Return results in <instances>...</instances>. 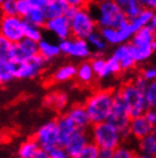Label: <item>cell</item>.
Returning <instances> with one entry per match:
<instances>
[{
	"mask_svg": "<svg viewBox=\"0 0 156 158\" xmlns=\"http://www.w3.org/2000/svg\"><path fill=\"white\" fill-rule=\"evenodd\" d=\"M138 154L136 151L128 149V148H123V147H119L114 150L113 158H137Z\"/></svg>",
	"mask_w": 156,
	"mask_h": 158,
	"instance_id": "obj_36",
	"label": "cell"
},
{
	"mask_svg": "<svg viewBox=\"0 0 156 158\" xmlns=\"http://www.w3.org/2000/svg\"><path fill=\"white\" fill-rule=\"evenodd\" d=\"M114 150L111 149H100L99 150V158H113Z\"/></svg>",
	"mask_w": 156,
	"mask_h": 158,
	"instance_id": "obj_40",
	"label": "cell"
},
{
	"mask_svg": "<svg viewBox=\"0 0 156 158\" xmlns=\"http://www.w3.org/2000/svg\"><path fill=\"white\" fill-rule=\"evenodd\" d=\"M38 48H39V55L42 56L45 60H47L48 62L57 57L59 54H62L58 44H54L53 41L47 39H42L41 41H39Z\"/></svg>",
	"mask_w": 156,
	"mask_h": 158,
	"instance_id": "obj_23",
	"label": "cell"
},
{
	"mask_svg": "<svg viewBox=\"0 0 156 158\" xmlns=\"http://www.w3.org/2000/svg\"><path fill=\"white\" fill-rule=\"evenodd\" d=\"M144 115L153 126H155L156 125V110L155 109H150V108H149V109H147V111L145 112Z\"/></svg>",
	"mask_w": 156,
	"mask_h": 158,
	"instance_id": "obj_39",
	"label": "cell"
},
{
	"mask_svg": "<svg viewBox=\"0 0 156 158\" xmlns=\"http://www.w3.org/2000/svg\"><path fill=\"white\" fill-rule=\"evenodd\" d=\"M138 73L144 79H146V80H148V79H156V68L146 69V70H139Z\"/></svg>",
	"mask_w": 156,
	"mask_h": 158,
	"instance_id": "obj_38",
	"label": "cell"
},
{
	"mask_svg": "<svg viewBox=\"0 0 156 158\" xmlns=\"http://www.w3.org/2000/svg\"><path fill=\"white\" fill-rule=\"evenodd\" d=\"M55 120L57 123L59 131V146L64 148L70 141V139L73 136V134L76 131H79V128L65 112L60 114Z\"/></svg>",
	"mask_w": 156,
	"mask_h": 158,
	"instance_id": "obj_16",
	"label": "cell"
},
{
	"mask_svg": "<svg viewBox=\"0 0 156 158\" xmlns=\"http://www.w3.org/2000/svg\"><path fill=\"white\" fill-rule=\"evenodd\" d=\"M58 45L62 54H64V55L86 60L91 56V51H90L89 44L87 40L71 37L70 39L59 41Z\"/></svg>",
	"mask_w": 156,
	"mask_h": 158,
	"instance_id": "obj_11",
	"label": "cell"
},
{
	"mask_svg": "<svg viewBox=\"0 0 156 158\" xmlns=\"http://www.w3.org/2000/svg\"><path fill=\"white\" fill-rule=\"evenodd\" d=\"M99 148L95 143L89 142L84 147V149L75 158H99Z\"/></svg>",
	"mask_w": 156,
	"mask_h": 158,
	"instance_id": "obj_34",
	"label": "cell"
},
{
	"mask_svg": "<svg viewBox=\"0 0 156 158\" xmlns=\"http://www.w3.org/2000/svg\"><path fill=\"white\" fill-rule=\"evenodd\" d=\"M115 94L116 93L113 87L98 88L87 98L83 104L92 125L108 120L113 108Z\"/></svg>",
	"mask_w": 156,
	"mask_h": 158,
	"instance_id": "obj_1",
	"label": "cell"
},
{
	"mask_svg": "<svg viewBox=\"0 0 156 158\" xmlns=\"http://www.w3.org/2000/svg\"><path fill=\"white\" fill-rule=\"evenodd\" d=\"M65 114L72 119V122L76 125L79 130L88 131L92 126L91 120L89 118V115H88L83 103H75V104H73L72 107H70L65 111Z\"/></svg>",
	"mask_w": 156,
	"mask_h": 158,
	"instance_id": "obj_14",
	"label": "cell"
},
{
	"mask_svg": "<svg viewBox=\"0 0 156 158\" xmlns=\"http://www.w3.org/2000/svg\"><path fill=\"white\" fill-rule=\"evenodd\" d=\"M155 158H156V157H155Z\"/></svg>",
	"mask_w": 156,
	"mask_h": 158,
	"instance_id": "obj_46",
	"label": "cell"
},
{
	"mask_svg": "<svg viewBox=\"0 0 156 158\" xmlns=\"http://www.w3.org/2000/svg\"><path fill=\"white\" fill-rule=\"evenodd\" d=\"M132 59L138 62L146 60L156 49V30L152 25H146L135 33L132 40L128 44Z\"/></svg>",
	"mask_w": 156,
	"mask_h": 158,
	"instance_id": "obj_3",
	"label": "cell"
},
{
	"mask_svg": "<svg viewBox=\"0 0 156 158\" xmlns=\"http://www.w3.org/2000/svg\"><path fill=\"white\" fill-rule=\"evenodd\" d=\"M152 27L156 30V13L154 14V16H153L152 19Z\"/></svg>",
	"mask_w": 156,
	"mask_h": 158,
	"instance_id": "obj_43",
	"label": "cell"
},
{
	"mask_svg": "<svg viewBox=\"0 0 156 158\" xmlns=\"http://www.w3.org/2000/svg\"><path fill=\"white\" fill-rule=\"evenodd\" d=\"M48 61L41 55H35L29 61L16 64L15 78L16 79H33L45 70Z\"/></svg>",
	"mask_w": 156,
	"mask_h": 158,
	"instance_id": "obj_10",
	"label": "cell"
},
{
	"mask_svg": "<svg viewBox=\"0 0 156 158\" xmlns=\"http://www.w3.org/2000/svg\"><path fill=\"white\" fill-rule=\"evenodd\" d=\"M139 149L147 156L156 157V139L152 134L139 141Z\"/></svg>",
	"mask_w": 156,
	"mask_h": 158,
	"instance_id": "obj_28",
	"label": "cell"
},
{
	"mask_svg": "<svg viewBox=\"0 0 156 158\" xmlns=\"http://www.w3.org/2000/svg\"><path fill=\"white\" fill-rule=\"evenodd\" d=\"M14 44L10 43L8 39L0 36V60H9L10 61V54H12Z\"/></svg>",
	"mask_w": 156,
	"mask_h": 158,
	"instance_id": "obj_33",
	"label": "cell"
},
{
	"mask_svg": "<svg viewBox=\"0 0 156 158\" xmlns=\"http://www.w3.org/2000/svg\"><path fill=\"white\" fill-rule=\"evenodd\" d=\"M141 4L144 5L145 8H148L150 10L156 8V0H146V1H141Z\"/></svg>",
	"mask_w": 156,
	"mask_h": 158,
	"instance_id": "obj_42",
	"label": "cell"
},
{
	"mask_svg": "<svg viewBox=\"0 0 156 158\" xmlns=\"http://www.w3.org/2000/svg\"><path fill=\"white\" fill-rule=\"evenodd\" d=\"M99 33L105 39V41L111 44H119L125 40L123 33L120 29H113V28H100Z\"/></svg>",
	"mask_w": 156,
	"mask_h": 158,
	"instance_id": "obj_27",
	"label": "cell"
},
{
	"mask_svg": "<svg viewBox=\"0 0 156 158\" xmlns=\"http://www.w3.org/2000/svg\"><path fill=\"white\" fill-rule=\"evenodd\" d=\"M89 142H91V138H90L89 132L88 131L79 130L70 139V141L67 142L66 146L64 147V149L66 150L67 154L70 155L71 158H75L78 157L79 154L84 149V147Z\"/></svg>",
	"mask_w": 156,
	"mask_h": 158,
	"instance_id": "obj_15",
	"label": "cell"
},
{
	"mask_svg": "<svg viewBox=\"0 0 156 158\" xmlns=\"http://www.w3.org/2000/svg\"><path fill=\"white\" fill-rule=\"evenodd\" d=\"M68 104V95L64 91H53L47 94L43 99V106L49 108L55 112L64 114L63 111H66Z\"/></svg>",
	"mask_w": 156,
	"mask_h": 158,
	"instance_id": "obj_17",
	"label": "cell"
},
{
	"mask_svg": "<svg viewBox=\"0 0 156 158\" xmlns=\"http://www.w3.org/2000/svg\"><path fill=\"white\" fill-rule=\"evenodd\" d=\"M76 70L78 67H75L74 64H64L62 67H59L56 71L51 76V81L54 84H62L70 81L76 76Z\"/></svg>",
	"mask_w": 156,
	"mask_h": 158,
	"instance_id": "obj_21",
	"label": "cell"
},
{
	"mask_svg": "<svg viewBox=\"0 0 156 158\" xmlns=\"http://www.w3.org/2000/svg\"><path fill=\"white\" fill-rule=\"evenodd\" d=\"M25 21L21 16L0 15V36L8 39L10 43L17 44L24 39Z\"/></svg>",
	"mask_w": 156,
	"mask_h": 158,
	"instance_id": "obj_8",
	"label": "cell"
},
{
	"mask_svg": "<svg viewBox=\"0 0 156 158\" xmlns=\"http://www.w3.org/2000/svg\"><path fill=\"white\" fill-rule=\"evenodd\" d=\"M45 30L57 37L59 41L70 39L72 37L71 21L67 19L66 16H60V17L48 20L46 25H45Z\"/></svg>",
	"mask_w": 156,
	"mask_h": 158,
	"instance_id": "obj_13",
	"label": "cell"
},
{
	"mask_svg": "<svg viewBox=\"0 0 156 158\" xmlns=\"http://www.w3.org/2000/svg\"><path fill=\"white\" fill-rule=\"evenodd\" d=\"M116 93L123 100L131 120L142 116L144 112H146L147 109H149L147 101H146L145 91L140 89L133 83L132 78L122 84Z\"/></svg>",
	"mask_w": 156,
	"mask_h": 158,
	"instance_id": "obj_2",
	"label": "cell"
},
{
	"mask_svg": "<svg viewBox=\"0 0 156 158\" xmlns=\"http://www.w3.org/2000/svg\"><path fill=\"white\" fill-rule=\"evenodd\" d=\"M91 142L95 143L99 149H111L115 150L120 147L121 134L116 127L108 122L95 124L90 128Z\"/></svg>",
	"mask_w": 156,
	"mask_h": 158,
	"instance_id": "obj_5",
	"label": "cell"
},
{
	"mask_svg": "<svg viewBox=\"0 0 156 158\" xmlns=\"http://www.w3.org/2000/svg\"><path fill=\"white\" fill-rule=\"evenodd\" d=\"M137 158H153L152 156H147V155H141V156H139L138 155V157Z\"/></svg>",
	"mask_w": 156,
	"mask_h": 158,
	"instance_id": "obj_44",
	"label": "cell"
},
{
	"mask_svg": "<svg viewBox=\"0 0 156 158\" xmlns=\"http://www.w3.org/2000/svg\"><path fill=\"white\" fill-rule=\"evenodd\" d=\"M49 154H50L51 158H71L70 155L66 152V150L60 146L53 148L51 150H49Z\"/></svg>",
	"mask_w": 156,
	"mask_h": 158,
	"instance_id": "obj_37",
	"label": "cell"
},
{
	"mask_svg": "<svg viewBox=\"0 0 156 158\" xmlns=\"http://www.w3.org/2000/svg\"><path fill=\"white\" fill-rule=\"evenodd\" d=\"M95 72L91 68L89 60L82 61L76 70V83L81 87H91L95 84Z\"/></svg>",
	"mask_w": 156,
	"mask_h": 158,
	"instance_id": "obj_19",
	"label": "cell"
},
{
	"mask_svg": "<svg viewBox=\"0 0 156 158\" xmlns=\"http://www.w3.org/2000/svg\"><path fill=\"white\" fill-rule=\"evenodd\" d=\"M16 64L9 60H0V86L12 83L15 78Z\"/></svg>",
	"mask_w": 156,
	"mask_h": 158,
	"instance_id": "obj_24",
	"label": "cell"
},
{
	"mask_svg": "<svg viewBox=\"0 0 156 158\" xmlns=\"http://www.w3.org/2000/svg\"><path fill=\"white\" fill-rule=\"evenodd\" d=\"M42 30L43 29L38 28V27H35L33 24L25 22V25H24V38L33 40L35 43H39V41H41L43 39Z\"/></svg>",
	"mask_w": 156,
	"mask_h": 158,
	"instance_id": "obj_29",
	"label": "cell"
},
{
	"mask_svg": "<svg viewBox=\"0 0 156 158\" xmlns=\"http://www.w3.org/2000/svg\"><path fill=\"white\" fill-rule=\"evenodd\" d=\"M107 122L119 130L120 134H121V139L123 141H125L131 135V132H130L131 119L129 117V112H128V109L125 107L123 100L121 99L120 95H117V93L114 96L112 112H111Z\"/></svg>",
	"mask_w": 156,
	"mask_h": 158,
	"instance_id": "obj_7",
	"label": "cell"
},
{
	"mask_svg": "<svg viewBox=\"0 0 156 158\" xmlns=\"http://www.w3.org/2000/svg\"><path fill=\"white\" fill-rule=\"evenodd\" d=\"M89 61H90V64H91V68H92V70H94V72H95V75L99 78L100 75L103 73V71H104V69H105L106 61H107V60H104L102 56H100V54H97V55L92 56Z\"/></svg>",
	"mask_w": 156,
	"mask_h": 158,
	"instance_id": "obj_32",
	"label": "cell"
},
{
	"mask_svg": "<svg viewBox=\"0 0 156 158\" xmlns=\"http://www.w3.org/2000/svg\"><path fill=\"white\" fill-rule=\"evenodd\" d=\"M96 22L100 28L121 29L129 22L116 1H102L96 5Z\"/></svg>",
	"mask_w": 156,
	"mask_h": 158,
	"instance_id": "obj_4",
	"label": "cell"
},
{
	"mask_svg": "<svg viewBox=\"0 0 156 158\" xmlns=\"http://www.w3.org/2000/svg\"><path fill=\"white\" fill-rule=\"evenodd\" d=\"M116 2L129 21L137 19L145 9L144 5L139 1H135V0H120Z\"/></svg>",
	"mask_w": 156,
	"mask_h": 158,
	"instance_id": "obj_22",
	"label": "cell"
},
{
	"mask_svg": "<svg viewBox=\"0 0 156 158\" xmlns=\"http://www.w3.org/2000/svg\"><path fill=\"white\" fill-rule=\"evenodd\" d=\"M70 7L68 0H48L47 6L45 7V14L47 20L66 16Z\"/></svg>",
	"mask_w": 156,
	"mask_h": 158,
	"instance_id": "obj_20",
	"label": "cell"
},
{
	"mask_svg": "<svg viewBox=\"0 0 156 158\" xmlns=\"http://www.w3.org/2000/svg\"><path fill=\"white\" fill-rule=\"evenodd\" d=\"M33 158H51L50 157V154H49V151L45 150V149H41L40 148L39 150L37 151V154L34 155V157Z\"/></svg>",
	"mask_w": 156,
	"mask_h": 158,
	"instance_id": "obj_41",
	"label": "cell"
},
{
	"mask_svg": "<svg viewBox=\"0 0 156 158\" xmlns=\"http://www.w3.org/2000/svg\"><path fill=\"white\" fill-rule=\"evenodd\" d=\"M33 139L38 142L39 147L45 150H51L59 146V131L56 120H49L35 131Z\"/></svg>",
	"mask_w": 156,
	"mask_h": 158,
	"instance_id": "obj_9",
	"label": "cell"
},
{
	"mask_svg": "<svg viewBox=\"0 0 156 158\" xmlns=\"http://www.w3.org/2000/svg\"><path fill=\"white\" fill-rule=\"evenodd\" d=\"M38 54H39L38 43L24 38L20 43L14 44L12 54H10V61L15 64H18L25 62V61H29Z\"/></svg>",
	"mask_w": 156,
	"mask_h": 158,
	"instance_id": "obj_12",
	"label": "cell"
},
{
	"mask_svg": "<svg viewBox=\"0 0 156 158\" xmlns=\"http://www.w3.org/2000/svg\"><path fill=\"white\" fill-rule=\"evenodd\" d=\"M87 41H88V44L91 45L96 51H98L97 54H100V53L106 48L105 39H104V38L102 37V35L97 31L95 32V33H92V35L87 39Z\"/></svg>",
	"mask_w": 156,
	"mask_h": 158,
	"instance_id": "obj_31",
	"label": "cell"
},
{
	"mask_svg": "<svg viewBox=\"0 0 156 158\" xmlns=\"http://www.w3.org/2000/svg\"><path fill=\"white\" fill-rule=\"evenodd\" d=\"M70 21L73 38L87 40L92 33L97 31L98 24L96 19L90 13L89 6H84L78 9Z\"/></svg>",
	"mask_w": 156,
	"mask_h": 158,
	"instance_id": "obj_6",
	"label": "cell"
},
{
	"mask_svg": "<svg viewBox=\"0 0 156 158\" xmlns=\"http://www.w3.org/2000/svg\"><path fill=\"white\" fill-rule=\"evenodd\" d=\"M145 95H146V101H147L148 108L156 110V80L147 86Z\"/></svg>",
	"mask_w": 156,
	"mask_h": 158,
	"instance_id": "obj_35",
	"label": "cell"
},
{
	"mask_svg": "<svg viewBox=\"0 0 156 158\" xmlns=\"http://www.w3.org/2000/svg\"><path fill=\"white\" fill-rule=\"evenodd\" d=\"M39 149V144L32 136L21 143L17 150V156L18 158H33Z\"/></svg>",
	"mask_w": 156,
	"mask_h": 158,
	"instance_id": "obj_26",
	"label": "cell"
},
{
	"mask_svg": "<svg viewBox=\"0 0 156 158\" xmlns=\"http://www.w3.org/2000/svg\"><path fill=\"white\" fill-rule=\"evenodd\" d=\"M0 15H17V0H0Z\"/></svg>",
	"mask_w": 156,
	"mask_h": 158,
	"instance_id": "obj_30",
	"label": "cell"
},
{
	"mask_svg": "<svg viewBox=\"0 0 156 158\" xmlns=\"http://www.w3.org/2000/svg\"><path fill=\"white\" fill-rule=\"evenodd\" d=\"M153 128H154V126L147 120L145 115L140 116V117H137V118L132 119L130 122V132H131V135H133L139 141L152 134Z\"/></svg>",
	"mask_w": 156,
	"mask_h": 158,
	"instance_id": "obj_18",
	"label": "cell"
},
{
	"mask_svg": "<svg viewBox=\"0 0 156 158\" xmlns=\"http://www.w3.org/2000/svg\"><path fill=\"white\" fill-rule=\"evenodd\" d=\"M113 56L120 62L123 72H125L127 70L132 69V68L135 67V64H136V61L132 59V56H131V54H130L128 45L120 46V47L115 51Z\"/></svg>",
	"mask_w": 156,
	"mask_h": 158,
	"instance_id": "obj_25",
	"label": "cell"
},
{
	"mask_svg": "<svg viewBox=\"0 0 156 158\" xmlns=\"http://www.w3.org/2000/svg\"><path fill=\"white\" fill-rule=\"evenodd\" d=\"M152 135H153V136H154V138L156 139V125H155V126H154V128H153Z\"/></svg>",
	"mask_w": 156,
	"mask_h": 158,
	"instance_id": "obj_45",
	"label": "cell"
}]
</instances>
